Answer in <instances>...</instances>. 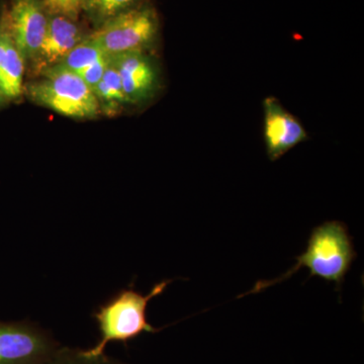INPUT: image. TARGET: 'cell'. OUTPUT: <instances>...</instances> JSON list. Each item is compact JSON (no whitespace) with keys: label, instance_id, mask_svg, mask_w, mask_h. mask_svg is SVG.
<instances>
[{"label":"cell","instance_id":"6da1fadb","mask_svg":"<svg viewBox=\"0 0 364 364\" xmlns=\"http://www.w3.org/2000/svg\"><path fill=\"white\" fill-rule=\"evenodd\" d=\"M356 257L358 253L346 224L340 221L324 222L311 232L306 251L296 258V265L277 279L256 282L250 291L241 294L239 298L260 293L267 287L280 284L293 277L301 267L308 268L309 279L318 277L333 282L337 291L341 293L345 277Z\"/></svg>","mask_w":364,"mask_h":364},{"label":"cell","instance_id":"7a4b0ae2","mask_svg":"<svg viewBox=\"0 0 364 364\" xmlns=\"http://www.w3.org/2000/svg\"><path fill=\"white\" fill-rule=\"evenodd\" d=\"M172 282L173 279L158 282L146 296L133 287L121 289L104 305L98 306L92 318L97 322L100 337L95 346L83 349L86 355H102L109 343L127 344L143 333L156 334L164 329V327L155 328L150 324L147 308L151 299L161 296Z\"/></svg>","mask_w":364,"mask_h":364},{"label":"cell","instance_id":"3957f363","mask_svg":"<svg viewBox=\"0 0 364 364\" xmlns=\"http://www.w3.org/2000/svg\"><path fill=\"white\" fill-rule=\"evenodd\" d=\"M45 77L28 86L36 104L72 119H95L100 114L97 95L75 72L57 65Z\"/></svg>","mask_w":364,"mask_h":364},{"label":"cell","instance_id":"277c9868","mask_svg":"<svg viewBox=\"0 0 364 364\" xmlns=\"http://www.w3.org/2000/svg\"><path fill=\"white\" fill-rule=\"evenodd\" d=\"M157 18L149 9H126L91 33L88 39L102 48L107 56L142 51L154 40Z\"/></svg>","mask_w":364,"mask_h":364},{"label":"cell","instance_id":"5b68a950","mask_svg":"<svg viewBox=\"0 0 364 364\" xmlns=\"http://www.w3.org/2000/svg\"><path fill=\"white\" fill-rule=\"evenodd\" d=\"M61 345L37 323L0 321V364H44Z\"/></svg>","mask_w":364,"mask_h":364},{"label":"cell","instance_id":"8992f818","mask_svg":"<svg viewBox=\"0 0 364 364\" xmlns=\"http://www.w3.org/2000/svg\"><path fill=\"white\" fill-rule=\"evenodd\" d=\"M41 0H13L6 14L11 37L23 58H36L40 51L48 18Z\"/></svg>","mask_w":364,"mask_h":364},{"label":"cell","instance_id":"52a82bcc","mask_svg":"<svg viewBox=\"0 0 364 364\" xmlns=\"http://www.w3.org/2000/svg\"><path fill=\"white\" fill-rule=\"evenodd\" d=\"M263 109L267 155L272 161H277L298 144L306 141L308 135L303 124L286 111L277 98H265Z\"/></svg>","mask_w":364,"mask_h":364},{"label":"cell","instance_id":"ba28073f","mask_svg":"<svg viewBox=\"0 0 364 364\" xmlns=\"http://www.w3.org/2000/svg\"><path fill=\"white\" fill-rule=\"evenodd\" d=\"M111 60L119 72L129 102H142L152 95L156 87V71L142 51L124 53Z\"/></svg>","mask_w":364,"mask_h":364},{"label":"cell","instance_id":"9c48e42d","mask_svg":"<svg viewBox=\"0 0 364 364\" xmlns=\"http://www.w3.org/2000/svg\"><path fill=\"white\" fill-rule=\"evenodd\" d=\"M83 36L73 20L61 16L48 18L47 31L38 53L37 65L43 70L58 65L79 44Z\"/></svg>","mask_w":364,"mask_h":364},{"label":"cell","instance_id":"30bf717a","mask_svg":"<svg viewBox=\"0 0 364 364\" xmlns=\"http://www.w3.org/2000/svg\"><path fill=\"white\" fill-rule=\"evenodd\" d=\"M23 60L11 37L4 14L0 18V93L6 100H14L21 95Z\"/></svg>","mask_w":364,"mask_h":364},{"label":"cell","instance_id":"8fae6325","mask_svg":"<svg viewBox=\"0 0 364 364\" xmlns=\"http://www.w3.org/2000/svg\"><path fill=\"white\" fill-rule=\"evenodd\" d=\"M107 57L109 56L102 51V48L87 38L79 43L58 65L78 73Z\"/></svg>","mask_w":364,"mask_h":364},{"label":"cell","instance_id":"7c38bea8","mask_svg":"<svg viewBox=\"0 0 364 364\" xmlns=\"http://www.w3.org/2000/svg\"><path fill=\"white\" fill-rule=\"evenodd\" d=\"M44 364H129L109 358L107 354L100 356L86 355L83 349L75 347L61 346L55 351Z\"/></svg>","mask_w":364,"mask_h":364},{"label":"cell","instance_id":"4fadbf2b","mask_svg":"<svg viewBox=\"0 0 364 364\" xmlns=\"http://www.w3.org/2000/svg\"><path fill=\"white\" fill-rule=\"evenodd\" d=\"M134 1L135 0H83V6L95 18L105 21L129 9Z\"/></svg>","mask_w":364,"mask_h":364},{"label":"cell","instance_id":"5bb4252c","mask_svg":"<svg viewBox=\"0 0 364 364\" xmlns=\"http://www.w3.org/2000/svg\"><path fill=\"white\" fill-rule=\"evenodd\" d=\"M43 7L51 16H61L75 21L81 9L83 0H41Z\"/></svg>","mask_w":364,"mask_h":364},{"label":"cell","instance_id":"9a60e30c","mask_svg":"<svg viewBox=\"0 0 364 364\" xmlns=\"http://www.w3.org/2000/svg\"><path fill=\"white\" fill-rule=\"evenodd\" d=\"M105 85L111 90L112 92L116 95L119 102H129L124 95L123 85H122V78L117 67L112 64L111 57H109V64L107 67L104 73V77L102 79Z\"/></svg>","mask_w":364,"mask_h":364},{"label":"cell","instance_id":"2e32d148","mask_svg":"<svg viewBox=\"0 0 364 364\" xmlns=\"http://www.w3.org/2000/svg\"><path fill=\"white\" fill-rule=\"evenodd\" d=\"M109 64V56L107 58L100 60L95 64L87 67L85 70L78 72V75L85 80L86 85L90 86L91 90L95 87L104 77V73Z\"/></svg>","mask_w":364,"mask_h":364},{"label":"cell","instance_id":"e0dca14e","mask_svg":"<svg viewBox=\"0 0 364 364\" xmlns=\"http://www.w3.org/2000/svg\"><path fill=\"white\" fill-rule=\"evenodd\" d=\"M4 100V97H2L1 93H0V100Z\"/></svg>","mask_w":364,"mask_h":364}]
</instances>
